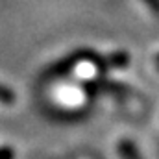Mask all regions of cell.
<instances>
[{
  "label": "cell",
  "mask_w": 159,
  "mask_h": 159,
  "mask_svg": "<svg viewBox=\"0 0 159 159\" xmlns=\"http://www.w3.org/2000/svg\"><path fill=\"white\" fill-rule=\"evenodd\" d=\"M81 59H93V61H96L98 56H96L94 52H91V50H78V52H74V54L63 57L61 61H57L52 69H48L46 76H50V78H54V76H61V74L72 70V69L78 65V61H81Z\"/></svg>",
  "instance_id": "obj_1"
},
{
  "label": "cell",
  "mask_w": 159,
  "mask_h": 159,
  "mask_svg": "<svg viewBox=\"0 0 159 159\" xmlns=\"http://www.w3.org/2000/svg\"><path fill=\"white\" fill-rule=\"evenodd\" d=\"M156 63H157V69H159V56L156 57Z\"/></svg>",
  "instance_id": "obj_7"
},
{
  "label": "cell",
  "mask_w": 159,
  "mask_h": 159,
  "mask_svg": "<svg viewBox=\"0 0 159 159\" xmlns=\"http://www.w3.org/2000/svg\"><path fill=\"white\" fill-rule=\"evenodd\" d=\"M119 152H120V156H122V159H141L135 144L131 141H122L119 144Z\"/></svg>",
  "instance_id": "obj_3"
},
{
  "label": "cell",
  "mask_w": 159,
  "mask_h": 159,
  "mask_svg": "<svg viewBox=\"0 0 159 159\" xmlns=\"http://www.w3.org/2000/svg\"><path fill=\"white\" fill-rule=\"evenodd\" d=\"M146 6H148V9L154 13V15H157L159 17V0H143Z\"/></svg>",
  "instance_id": "obj_5"
},
{
  "label": "cell",
  "mask_w": 159,
  "mask_h": 159,
  "mask_svg": "<svg viewBox=\"0 0 159 159\" xmlns=\"http://www.w3.org/2000/svg\"><path fill=\"white\" fill-rule=\"evenodd\" d=\"M0 159H13V150L11 148H0Z\"/></svg>",
  "instance_id": "obj_6"
},
{
  "label": "cell",
  "mask_w": 159,
  "mask_h": 159,
  "mask_svg": "<svg viewBox=\"0 0 159 159\" xmlns=\"http://www.w3.org/2000/svg\"><path fill=\"white\" fill-rule=\"evenodd\" d=\"M15 102V93L6 87V85H0V104H13Z\"/></svg>",
  "instance_id": "obj_4"
},
{
  "label": "cell",
  "mask_w": 159,
  "mask_h": 159,
  "mask_svg": "<svg viewBox=\"0 0 159 159\" xmlns=\"http://www.w3.org/2000/svg\"><path fill=\"white\" fill-rule=\"evenodd\" d=\"M129 63V56L126 52H113L107 57H102V70L107 69H124Z\"/></svg>",
  "instance_id": "obj_2"
}]
</instances>
